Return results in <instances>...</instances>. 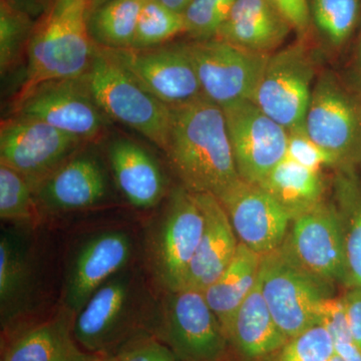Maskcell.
Returning a JSON list of instances; mask_svg holds the SVG:
<instances>
[{
    "instance_id": "cell-24",
    "label": "cell",
    "mask_w": 361,
    "mask_h": 361,
    "mask_svg": "<svg viewBox=\"0 0 361 361\" xmlns=\"http://www.w3.org/2000/svg\"><path fill=\"white\" fill-rule=\"evenodd\" d=\"M260 266L261 256L239 243L224 272L203 291L227 339L237 310L257 284Z\"/></svg>"
},
{
    "instance_id": "cell-30",
    "label": "cell",
    "mask_w": 361,
    "mask_h": 361,
    "mask_svg": "<svg viewBox=\"0 0 361 361\" xmlns=\"http://www.w3.org/2000/svg\"><path fill=\"white\" fill-rule=\"evenodd\" d=\"M185 32L186 25L183 13L173 11L159 0H145L130 49L159 47Z\"/></svg>"
},
{
    "instance_id": "cell-25",
    "label": "cell",
    "mask_w": 361,
    "mask_h": 361,
    "mask_svg": "<svg viewBox=\"0 0 361 361\" xmlns=\"http://www.w3.org/2000/svg\"><path fill=\"white\" fill-rule=\"evenodd\" d=\"M258 185L290 215L292 220L324 201L322 172L303 167L288 158L280 161Z\"/></svg>"
},
{
    "instance_id": "cell-42",
    "label": "cell",
    "mask_w": 361,
    "mask_h": 361,
    "mask_svg": "<svg viewBox=\"0 0 361 361\" xmlns=\"http://www.w3.org/2000/svg\"><path fill=\"white\" fill-rule=\"evenodd\" d=\"M102 361H118V358L116 357L115 355L113 356H106Z\"/></svg>"
},
{
    "instance_id": "cell-18",
    "label": "cell",
    "mask_w": 361,
    "mask_h": 361,
    "mask_svg": "<svg viewBox=\"0 0 361 361\" xmlns=\"http://www.w3.org/2000/svg\"><path fill=\"white\" fill-rule=\"evenodd\" d=\"M293 30L271 0H236L215 39L254 54L270 56Z\"/></svg>"
},
{
    "instance_id": "cell-27",
    "label": "cell",
    "mask_w": 361,
    "mask_h": 361,
    "mask_svg": "<svg viewBox=\"0 0 361 361\" xmlns=\"http://www.w3.org/2000/svg\"><path fill=\"white\" fill-rule=\"evenodd\" d=\"M339 169L334 205L343 236L346 283L361 289V186L348 167Z\"/></svg>"
},
{
    "instance_id": "cell-44",
    "label": "cell",
    "mask_w": 361,
    "mask_h": 361,
    "mask_svg": "<svg viewBox=\"0 0 361 361\" xmlns=\"http://www.w3.org/2000/svg\"><path fill=\"white\" fill-rule=\"evenodd\" d=\"M358 61H360V63L361 66V39L360 42V47H358Z\"/></svg>"
},
{
    "instance_id": "cell-31",
    "label": "cell",
    "mask_w": 361,
    "mask_h": 361,
    "mask_svg": "<svg viewBox=\"0 0 361 361\" xmlns=\"http://www.w3.org/2000/svg\"><path fill=\"white\" fill-rule=\"evenodd\" d=\"M35 21L0 0V71L6 75L27 54Z\"/></svg>"
},
{
    "instance_id": "cell-43",
    "label": "cell",
    "mask_w": 361,
    "mask_h": 361,
    "mask_svg": "<svg viewBox=\"0 0 361 361\" xmlns=\"http://www.w3.org/2000/svg\"><path fill=\"white\" fill-rule=\"evenodd\" d=\"M329 361H344V360H342L341 356H339L338 355H336H336H334V357H332L331 360H330Z\"/></svg>"
},
{
    "instance_id": "cell-1",
    "label": "cell",
    "mask_w": 361,
    "mask_h": 361,
    "mask_svg": "<svg viewBox=\"0 0 361 361\" xmlns=\"http://www.w3.org/2000/svg\"><path fill=\"white\" fill-rule=\"evenodd\" d=\"M167 154L183 187L219 197L241 178L224 111L205 97L171 106Z\"/></svg>"
},
{
    "instance_id": "cell-41",
    "label": "cell",
    "mask_w": 361,
    "mask_h": 361,
    "mask_svg": "<svg viewBox=\"0 0 361 361\" xmlns=\"http://www.w3.org/2000/svg\"><path fill=\"white\" fill-rule=\"evenodd\" d=\"M108 1H110V0H92V6H94V8H96V7L103 6L104 4Z\"/></svg>"
},
{
    "instance_id": "cell-39",
    "label": "cell",
    "mask_w": 361,
    "mask_h": 361,
    "mask_svg": "<svg viewBox=\"0 0 361 361\" xmlns=\"http://www.w3.org/2000/svg\"><path fill=\"white\" fill-rule=\"evenodd\" d=\"M8 6L18 9L21 13L27 14L28 16L39 20L44 14L51 9L56 0H2Z\"/></svg>"
},
{
    "instance_id": "cell-5",
    "label": "cell",
    "mask_w": 361,
    "mask_h": 361,
    "mask_svg": "<svg viewBox=\"0 0 361 361\" xmlns=\"http://www.w3.org/2000/svg\"><path fill=\"white\" fill-rule=\"evenodd\" d=\"M204 226L205 217L197 194L183 186L175 190L149 233L147 247L152 272L168 292L183 288Z\"/></svg>"
},
{
    "instance_id": "cell-37",
    "label": "cell",
    "mask_w": 361,
    "mask_h": 361,
    "mask_svg": "<svg viewBox=\"0 0 361 361\" xmlns=\"http://www.w3.org/2000/svg\"><path fill=\"white\" fill-rule=\"evenodd\" d=\"M300 35L307 33L311 18L310 0H271Z\"/></svg>"
},
{
    "instance_id": "cell-26",
    "label": "cell",
    "mask_w": 361,
    "mask_h": 361,
    "mask_svg": "<svg viewBox=\"0 0 361 361\" xmlns=\"http://www.w3.org/2000/svg\"><path fill=\"white\" fill-rule=\"evenodd\" d=\"M32 265L18 237L2 233L0 238V312L8 326L26 310L32 295Z\"/></svg>"
},
{
    "instance_id": "cell-19",
    "label": "cell",
    "mask_w": 361,
    "mask_h": 361,
    "mask_svg": "<svg viewBox=\"0 0 361 361\" xmlns=\"http://www.w3.org/2000/svg\"><path fill=\"white\" fill-rule=\"evenodd\" d=\"M197 196L203 209L205 226L183 288L204 291L224 272L240 242L219 199L211 194Z\"/></svg>"
},
{
    "instance_id": "cell-33",
    "label": "cell",
    "mask_w": 361,
    "mask_h": 361,
    "mask_svg": "<svg viewBox=\"0 0 361 361\" xmlns=\"http://www.w3.org/2000/svg\"><path fill=\"white\" fill-rule=\"evenodd\" d=\"M336 353L334 337L319 322L288 339L274 361H329Z\"/></svg>"
},
{
    "instance_id": "cell-14",
    "label": "cell",
    "mask_w": 361,
    "mask_h": 361,
    "mask_svg": "<svg viewBox=\"0 0 361 361\" xmlns=\"http://www.w3.org/2000/svg\"><path fill=\"white\" fill-rule=\"evenodd\" d=\"M106 49L145 89L169 106L203 97L186 42L142 49Z\"/></svg>"
},
{
    "instance_id": "cell-28",
    "label": "cell",
    "mask_w": 361,
    "mask_h": 361,
    "mask_svg": "<svg viewBox=\"0 0 361 361\" xmlns=\"http://www.w3.org/2000/svg\"><path fill=\"white\" fill-rule=\"evenodd\" d=\"M144 4L145 0H110L92 9L87 26L94 44L111 49L132 47Z\"/></svg>"
},
{
    "instance_id": "cell-36",
    "label": "cell",
    "mask_w": 361,
    "mask_h": 361,
    "mask_svg": "<svg viewBox=\"0 0 361 361\" xmlns=\"http://www.w3.org/2000/svg\"><path fill=\"white\" fill-rule=\"evenodd\" d=\"M115 356L118 361H183L172 349L152 334L128 342Z\"/></svg>"
},
{
    "instance_id": "cell-21",
    "label": "cell",
    "mask_w": 361,
    "mask_h": 361,
    "mask_svg": "<svg viewBox=\"0 0 361 361\" xmlns=\"http://www.w3.org/2000/svg\"><path fill=\"white\" fill-rule=\"evenodd\" d=\"M71 313L18 330L1 361H102L106 356L85 350L75 341Z\"/></svg>"
},
{
    "instance_id": "cell-10",
    "label": "cell",
    "mask_w": 361,
    "mask_h": 361,
    "mask_svg": "<svg viewBox=\"0 0 361 361\" xmlns=\"http://www.w3.org/2000/svg\"><path fill=\"white\" fill-rule=\"evenodd\" d=\"M13 115L49 123L82 140L101 139L106 123L85 77L52 80L14 99Z\"/></svg>"
},
{
    "instance_id": "cell-20",
    "label": "cell",
    "mask_w": 361,
    "mask_h": 361,
    "mask_svg": "<svg viewBox=\"0 0 361 361\" xmlns=\"http://www.w3.org/2000/svg\"><path fill=\"white\" fill-rule=\"evenodd\" d=\"M35 197L54 210L89 208L106 194L104 170L94 158H70L33 187Z\"/></svg>"
},
{
    "instance_id": "cell-2",
    "label": "cell",
    "mask_w": 361,
    "mask_h": 361,
    "mask_svg": "<svg viewBox=\"0 0 361 361\" xmlns=\"http://www.w3.org/2000/svg\"><path fill=\"white\" fill-rule=\"evenodd\" d=\"M92 0H56L35 23L25 82L16 97L52 80L84 77L96 51L87 20Z\"/></svg>"
},
{
    "instance_id": "cell-15",
    "label": "cell",
    "mask_w": 361,
    "mask_h": 361,
    "mask_svg": "<svg viewBox=\"0 0 361 361\" xmlns=\"http://www.w3.org/2000/svg\"><path fill=\"white\" fill-rule=\"evenodd\" d=\"M223 111L239 177L260 184L286 158L288 130L251 101Z\"/></svg>"
},
{
    "instance_id": "cell-11",
    "label": "cell",
    "mask_w": 361,
    "mask_h": 361,
    "mask_svg": "<svg viewBox=\"0 0 361 361\" xmlns=\"http://www.w3.org/2000/svg\"><path fill=\"white\" fill-rule=\"evenodd\" d=\"M280 250L322 284L346 283L343 236L334 204L323 201L294 218Z\"/></svg>"
},
{
    "instance_id": "cell-6",
    "label": "cell",
    "mask_w": 361,
    "mask_h": 361,
    "mask_svg": "<svg viewBox=\"0 0 361 361\" xmlns=\"http://www.w3.org/2000/svg\"><path fill=\"white\" fill-rule=\"evenodd\" d=\"M154 336L183 361H227L230 346L219 320L203 291L180 288L168 292L157 313Z\"/></svg>"
},
{
    "instance_id": "cell-9",
    "label": "cell",
    "mask_w": 361,
    "mask_h": 361,
    "mask_svg": "<svg viewBox=\"0 0 361 361\" xmlns=\"http://www.w3.org/2000/svg\"><path fill=\"white\" fill-rule=\"evenodd\" d=\"M202 94L222 110L251 101L268 56L215 39L186 42Z\"/></svg>"
},
{
    "instance_id": "cell-8",
    "label": "cell",
    "mask_w": 361,
    "mask_h": 361,
    "mask_svg": "<svg viewBox=\"0 0 361 361\" xmlns=\"http://www.w3.org/2000/svg\"><path fill=\"white\" fill-rule=\"evenodd\" d=\"M314 78V61L305 45H288L268 56L251 102L287 130L300 129Z\"/></svg>"
},
{
    "instance_id": "cell-13",
    "label": "cell",
    "mask_w": 361,
    "mask_h": 361,
    "mask_svg": "<svg viewBox=\"0 0 361 361\" xmlns=\"http://www.w3.org/2000/svg\"><path fill=\"white\" fill-rule=\"evenodd\" d=\"M304 127L337 168L348 167L361 153V109L332 73L315 80Z\"/></svg>"
},
{
    "instance_id": "cell-29",
    "label": "cell",
    "mask_w": 361,
    "mask_h": 361,
    "mask_svg": "<svg viewBox=\"0 0 361 361\" xmlns=\"http://www.w3.org/2000/svg\"><path fill=\"white\" fill-rule=\"evenodd\" d=\"M360 0H310L311 23L334 47L348 42L360 16Z\"/></svg>"
},
{
    "instance_id": "cell-17",
    "label": "cell",
    "mask_w": 361,
    "mask_h": 361,
    "mask_svg": "<svg viewBox=\"0 0 361 361\" xmlns=\"http://www.w3.org/2000/svg\"><path fill=\"white\" fill-rule=\"evenodd\" d=\"M132 254L125 232L106 231L92 237L78 250L68 274L66 310L75 315L110 278L123 270Z\"/></svg>"
},
{
    "instance_id": "cell-34",
    "label": "cell",
    "mask_w": 361,
    "mask_h": 361,
    "mask_svg": "<svg viewBox=\"0 0 361 361\" xmlns=\"http://www.w3.org/2000/svg\"><path fill=\"white\" fill-rule=\"evenodd\" d=\"M236 0H192L183 16L192 39L215 37Z\"/></svg>"
},
{
    "instance_id": "cell-16",
    "label": "cell",
    "mask_w": 361,
    "mask_h": 361,
    "mask_svg": "<svg viewBox=\"0 0 361 361\" xmlns=\"http://www.w3.org/2000/svg\"><path fill=\"white\" fill-rule=\"evenodd\" d=\"M217 198L240 243L260 256L283 244L292 218L260 185L239 179Z\"/></svg>"
},
{
    "instance_id": "cell-38",
    "label": "cell",
    "mask_w": 361,
    "mask_h": 361,
    "mask_svg": "<svg viewBox=\"0 0 361 361\" xmlns=\"http://www.w3.org/2000/svg\"><path fill=\"white\" fill-rule=\"evenodd\" d=\"M341 299L348 318L349 331L353 341L361 350V289L350 287Z\"/></svg>"
},
{
    "instance_id": "cell-3",
    "label": "cell",
    "mask_w": 361,
    "mask_h": 361,
    "mask_svg": "<svg viewBox=\"0 0 361 361\" xmlns=\"http://www.w3.org/2000/svg\"><path fill=\"white\" fill-rule=\"evenodd\" d=\"M90 92L104 115L144 135L166 151L171 106L151 94L104 47L96 44L85 75Z\"/></svg>"
},
{
    "instance_id": "cell-4",
    "label": "cell",
    "mask_w": 361,
    "mask_h": 361,
    "mask_svg": "<svg viewBox=\"0 0 361 361\" xmlns=\"http://www.w3.org/2000/svg\"><path fill=\"white\" fill-rule=\"evenodd\" d=\"M133 274L122 270L102 285L73 318L75 341L94 355L113 356L137 337L154 336L155 318L137 307Z\"/></svg>"
},
{
    "instance_id": "cell-35",
    "label": "cell",
    "mask_w": 361,
    "mask_h": 361,
    "mask_svg": "<svg viewBox=\"0 0 361 361\" xmlns=\"http://www.w3.org/2000/svg\"><path fill=\"white\" fill-rule=\"evenodd\" d=\"M286 158L317 172L323 168H337L334 157L311 139L305 127L288 130Z\"/></svg>"
},
{
    "instance_id": "cell-40",
    "label": "cell",
    "mask_w": 361,
    "mask_h": 361,
    "mask_svg": "<svg viewBox=\"0 0 361 361\" xmlns=\"http://www.w3.org/2000/svg\"><path fill=\"white\" fill-rule=\"evenodd\" d=\"M159 1L170 7L173 11H177V13H184L192 0H159Z\"/></svg>"
},
{
    "instance_id": "cell-22",
    "label": "cell",
    "mask_w": 361,
    "mask_h": 361,
    "mask_svg": "<svg viewBox=\"0 0 361 361\" xmlns=\"http://www.w3.org/2000/svg\"><path fill=\"white\" fill-rule=\"evenodd\" d=\"M228 341L241 361H274L286 343V337L268 310L259 282L237 310Z\"/></svg>"
},
{
    "instance_id": "cell-23",
    "label": "cell",
    "mask_w": 361,
    "mask_h": 361,
    "mask_svg": "<svg viewBox=\"0 0 361 361\" xmlns=\"http://www.w3.org/2000/svg\"><path fill=\"white\" fill-rule=\"evenodd\" d=\"M109 160L118 189L133 206L148 209L161 200L165 180L160 166L147 149L121 137L109 147Z\"/></svg>"
},
{
    "instance_id": "cell-12",
    "label": "cell",
    "mask_w": 361,
    "mask_h": 361,
    "mask_svg": "<svg viewBox=\"0 0 361 361\" xmlns=\"http://www.w3.org/2000/svg\"><path fill=\"white\" fill-rule=\"evenodd\" d=\"M84 142L42 121L13 115L0 126V163L23 175L33 189Z\"/></svg>"
},
{
    "instance_id": "cell-7",
    "label": "cell",
    "mask_w": 361,
    "mask_h": 361,
    "mask_svg": "<svg viewBox=\"0 0 361 361\" xmlns=\"http://www.w3.org/2000/svg\"><path fill=\"white\" fill-rule=\"evenodd\" d=\"M259 286L273 319L287 341L319 323L329 286L277 250L261 256Z\"/></svg>"
},
{
    "instance_id": "cell-32",
    "label": "cell",
    "mask_w": 361,
    "mask_h": 361,
    "mask_svg": "<svg viewBox=\"0 0 361 361\" xmlns=\"http://www.w3.org/2000/svg\"><path fill=\"white\" fill-rule=\"evenodd\" d=\"M37 213L35 195L27 180L0 163V217L14 222H30Z\"/></svg>"
}]
</instances>
